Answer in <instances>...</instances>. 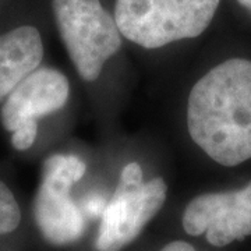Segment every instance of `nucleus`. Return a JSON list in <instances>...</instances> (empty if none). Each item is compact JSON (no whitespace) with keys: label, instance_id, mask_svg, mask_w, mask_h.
Here are the masks:
<instances>
[{"label":"nucleus","instance_id":"5","mask_svg":"<svg viewBox=\"0 0 251 251\" xmlns=\"http://www.w3.org/2000/svg\"><path fill=\"white\" fill-rule=\"evenodd\" d=\"M87 166L74 155L56 153L42 166V181L34 201V218L39 232L52 244L77 242L84 229V216L70 197V190L85 175Z\"/></svg>","mask_w":251,"mask_h":251},{"label":"nucleus","instance_id":"6","mask_svg":"<svg viewBox=\"0 0 251 251\" xmlns=\"http://www.w3.org/2000/svg\"><path fill=\"white\" fill-rule=\"evenodd\" d=\"M183 227L190 236L205 233L215 247L243 240L251 234V200L244 188L198 196L184 209Z\"/></svg>","mask_w":251,"mask_h":251},{"label":"nucleus","instance_id":"2","mask_svg":"<svg viewBox=\"0 0 251 251\" xmlns=\"http://www.w3.org/2000/svg\"><path fill=\"white\" fill-rule=\"evenodd\" d=\"M221 0H116L115 20L126 39L145 49L200 36Z\"/></svg>","mask_w":251,"mask_h":251},{"label":"nucleus","instance_id":"1","mask_svg":"<svg viewBox=\"0 0 251 251\" xmlns=\"http://www.w3.org/2000/svg\"><path fill=\"white\" fill-rule=\"evenodd\" d=\"M187 128L198 148L222 166L251 159V60L227 59L196 82Z\"/></svg>","mask_w":251,"mask_h":251},{"label":"nucleus","instance_id":"8","mask_svg":"<svg viewBox=\"0 0 251 251\" xmlns=\"http://www.w3.org/2000/svg\"><path fill=\"white\" fill-rule=\"evenodd\" d=\"M42 59L44 44L35 27L23 25L0 35V99L35 72Z\"/></svg>","mask_w":251,"mask_h":251},{"label":"nucleus","instance_id":"10","mask_svg":"<svg viewBox=\"0 0 251 251\" xmlns=\"http://www.w3.org/2000/svg\"><path fill=\"white\" fill-rule=\"evenodd\" d=\"M106 204L108 202L105 201V198L95 194V196H90L88 198H85L84 208L91 218H100L106 208Z\"/></svg>","mask_w":251,"mask_h":251},{"label":"nucleus","instance_id":"3","mask_svg":"<svg viewBox=\"0 0 251 251\" xmlns=\"http://www.w3.org/2000/svg\"><path fill=\"white\" fill-rule=\"evenodd\" d=\"M57 29L75 70L84 81H95L105 63L122 48L116 20L100 0H53Z\"/></svg>","mask_w":251,"mask_h":251},{"label":"nucleus","instance_id":"11","mask_svg":"<svg viewBox=\"0 0 251 251\" xmlns=\"http://www.w3.org/2000/svg\"><path fill=\"white\" fill-rule=\"evenodd\" d=\"M240 4H242L243 7H246V9H249L251 11V0H237Z\"/></svg>","mask_w":251,"mask_h":251},{"label":"nucleus","instance_id":"7","mask_svg":"<svg viewBox=\"0 0 251 251\" xmlns=\"http://www.w3.org/2000/svg\"><path fill=\"white\" fill-rule=\"evenodd\" d=\"M70 95L67 77L54 69H36L7 95L1 123L7 131L38 133V119L62 109Z\"/></svg>","mask_w":251,"mask_h":251},{"label":"nucleus","instance_id":"9","mask_svg":"<svg viewBox=\"0 0 251 251\" xmlns=\"http://www.w3.org/2000/svg\"><path fill=\"white\" fill-rule=\"evenodd\" d=\"M21 221L18 202L3 181H0V234L11 233Z\"/></svg>","mask_w":251,"mask_h":251},{"label":"nucleus","instance_id":"4","mask_svg":"<svg viewBox=\"0 0 251 251\" xmlns=\"http://www.w3.org/2000/svg\"><path fill=\"white\" fill-rule=\"evenodd\" d=\"M166 193L168 186L162 177L144 181L141 166L137 162L127 163L100 216L97 250L120 251L134 242L163 206Z\"/></svg>","mask_w":251,"mask_h":251},{"label":"nucleus","instance_id":"12","mask_svg":"<svg viewBox=\"0 0 251 251\" xmlns=\"http://www.w3.org/2000/svg\"><path fill=\"white\" fill-rule=\"evenodd\" d=\"M244 191H246L247 197H249L251 200V183H250V184H247V186L244 187Z\"/></svg>","mask_w":251,"mask_h":251}]
</instances>
